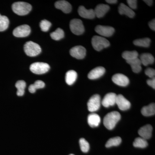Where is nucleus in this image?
Here are the masks:
<instances>
[{"label":"nucleus","mask_w":155,"mask_h":155,"mask_svg":"<svg viewBox=\"0 0 155 155\" xmlns=\"http://www.w3.org/2000/svg\"><path fill=\"white\" fill-rule=\"evenodd\" d=\"M45 83L41 80H37L33 84H31L28 87V90L31 93H34L38 89L43 88L45 87Z\"/></svg>","instance_id":"nucleus-26"},{"label":"nucleus","mask_w":155,"mask_h":155,"mask_svg":"<svg viewBox=\"0 0 155 155\" xmlns=\"http://www.w3.org/2000/svg\"><path fill=\"white\" fill-rule=\"evenodd\" d=\"M51 26V22L46 19L42 20L40 23V26L41 28V30L44 32L48 31Z\"/></svg>","instance_id":"nucleus-34"},{"label":"nucleus","mask_w":155,"mask_h":155,"mask_svg":"<svg viewBox=\"0 0 155 155\" xmlns=\"http://www.w3.org/2000/svg\"><path fill=\"white\" fill-rule=\"evenodd\" d=\"M92 45L96 51H101L110 46V42L102 37L95 35L92 38Z\"/></svg>","instance_id":"nucleus-4"},{"label":"nucleus","mask_w":155,"mask_h":155,"mask_svg":"<svg viewBox=\"0 0 155 155\" xmlns=\"http://www.w3.org/2000/svg\"><path fill=\"white\" fill-rule=\"evenodd\" d=\"M55 6L57 9L61 10L65 14H68L72 11V6L66 1H59L56 2Z\"/></svg>","instance_id":"nucleus-17"},{"label":"nucleus","mask_w":155,"mask_h":155,"mask_svg":"<svg viewBox=\"0 0 155 155\" xmlns=\"http://www.w3.org/2000/svg\"><path fill=\"white\" fill-rule=\"evenodd\" d=\"M127 64L131 66L132 71L134 73H139L141 71L142 67L140 59L138 58H136L130 61H126Z\"/></svg>","instance_id":"nucleus-21"},{"label":"nucleus","mask_w":155,"mask_h":155,"mask_svg":"<svg viewBox=\"0 0 155 155\" xmlns=\"http://www.w3.org/2000/svg\"><path fill=\"white\" fill-rule=\"evenodd\" d=\"M146 75H147L150 78H153L155 75V70L152 68H149L146 69L145 71Z\"/></svg>","instance_id":"nucleus-35"},{"label":"nucleus","mask_w":155,"mask_h":155,"mask_svg":"<svg viewBox=\"0 0 155 155\" xmlns=\"http://www.w3.org/2000/svg\"><path fill=\"white\" fill-rule=\"evenodd\" d=\"M119 12L121 15H125L130 18H133L135 16L134 11L123 3H121L119 5Z\"/></svg>","instance_id":"nucleus-19"},{"label":"nucleus","mask_w":155,"mask_h":155,"mask_svg":"<svg viewBox=\"0 0 155 155\" xmlns=\"http://www.w3.org/2000/svg\"><path fill=\"white\" fill-rule=\"evenodd\" d=\"M78 13L81 17L85 19H93L95 17L93 9L87 10L83 6H81L79 7Z\"/></svg>","instance_id":"nucleus-14"},{"label":"nucleus","mask_w":155,"mask_h":155,"mask_svg":"<svg viewBox=\"0 0 155 155\" xmlns=\"http://www.w3.org/2000/svg\"><path fill=\"white\" fill-rule=\"evenodd\" d=\"M12 10L15 14L19 16H25L28 14L32 9L30 4L24 2H17L13 4Z\"/></svg>","instance_id":"nucleus-2"},{"label":"nucleus","mask_w":155,"mask_h":155,"mask_svg":"<svg viewBox=\"0 0 155 155\" xmlns=\"http://www.w3.org/2000/svg\"><path fill=\"white\" fill-rule=\"evenodd\" d=\"M101 119L100 116L96 114H91L88 115L87 122L89 125L92 127H97L101 123Z\"/></svg>","instance_id":"nucleus-20"},{"label":"nucleus","mask_w":155,"mask_h":155,"mask_svg":"<svg viewBox=\"0 0 155 155\" xmlns=\"http://www.w3.org/2000/svg\"><path fill=\"white\" fill-rule=\"evenodd\" d=\"M110 7L108 5L104 4L97 5L94 10L95 17L99 18L104 17L110 10Z\"/></svg>","instance_id":"nucleus-18"},{"label":"nucleus","mask_w":155,"mask_h":155,"mask_svg":"<svg viewBox=\"0 0 155 155\" xmlns=\"http://www.w3.org/2000/svg\"><path fill=\"white\" fill-rule=\"evenodd\" d=\"M49 65L47 63L36 62L31 65L30 70L33 73L37 75H41L46 73L49 70Z\"/></svg>","instance_id":"nucleus-5"},{"label":"nucleus","mask_w":155,"mask_h":155,"mask_svg":"<svg viewBox=\"0 0 155 155\" xmlns=\"http://www.w3.org/2000/svg\"><path fill=\"white\" fill-rule=\"evenodd\" d=\"M24 51L29 57H33L38 55L41 51L40 46L33 41L27 42L24 45Z\"/></svg>","instance_id":"nucleus-3"},{"label":"nucleus","mask_w":155,"mask_h":155,"mask_svg":"<svg viewBox=\"0 0 155 155\" xmlns=\"http://www.w3.org/2000/svg\"><path fill=\"white\" fill-rule=\"evenodd\" d=\"M127 2L130 9H135L137 8V1H136V0H127Z\"/></svg>","instance_id":"nucleus-36"},{"label":"nucleus","mask_w":155,"mask_h":155,"mask_svg":"<svg viewBox=\"0 0 155 155\" xmlns=\"http://www.w3.org/2000/svg\"><path fill=\"white\" fill-rule=\"evenodd\" d=\"M8 18L5 16H2L0 14V31L6 30L9 26Z\"/></svg>","instance_id":"nucleus-32"},{"label":"nucleus","mask_w":155,"mask_h":155,"mask_svg":"<svg viewBox=\"0 0 155 155\" xmlns=\"http://www.w3.org/2000/svg\"><path fill=\"white\" fill-rule=\"evenodd\" d=\"M77 78V72L74 70H69L66 73L65 80L66 83L68 85H71L73 84L76 81Z\"/></svg>","instance_id":"nucleus-23"},{"label":"nucleus","mask_w":155,"mask_h":155,"mask_svg":"<svg viewBox=\"0 0 155 155\" xmlns=\"http://www.w3.org/2000/svg\"><path fill=\"white\" fill-rule=\"evenodd\" d=\"M116 104L120 110L122 111L127 110L130 109V103L122 94L117 95Z\"/></svg>","instance_id":"nucleus-11"},{"label":"nucleus","mask_w":155,"mask_h":155,"mask_svg":"<svg viewBox=\"0 0 155 155\" xmlns=\"http://www.w3.org/2000/svg\"><path fill=\"white\" fill-rule=\"evenodd\" d=\"M147 83L149 86L152 87L154 89H155V77L147 81Z\"/></svg>","instance_id":"nucleus-37"},{"label":"nucleus","mask_w":155,"mask_h":155,"mask_svg":"<svg viewBox=\"0 0 155 155\" xmlns=\"http://www.w3.org/2000/svg\"><path fill=\"white\" fill-rule=\"evenodd\" d=\"M122 142V139L119 137H113L110 139L106 144L107 148L113 146H118Z\"/></svg>","instance_id":"nucleus-29"},{"label":"nucleus","mask_w":155,"mask_h":155,"mask_svg":"<svg viewBox=\"0 0 155 155\" xmlns=\"http://www.w3.org/2000/svg\"><path fill=\"white\" fill-rule=\"evenodd\" d=\"M86 54V49L82 46H76L70 50V55L73 58L78 60L84 58Z\"/></svg>","instance_id":"nucleus-9"},{"label":"nucleus","mask_w":155,"mask_h":155,"mask_svg":"<svg viewBox=\"0 0 155 155\" xmlns=\"http://www.w3.org/2000/svg\"><path fill=\"white\" fill-rule=\"evenodd\" d=\"M138 53L136 51H125L122 53V58L125 59L126 61H130L136 58H138Z\"/></svg>","instance_id":"nucleus-28"},{"label":"nucleus","mask_w":155,"mask_h":155,"mask_svg":"<svg viewBox=\"0 0 155 155\" xmlns=\"http://www.w3.org/2000/svg\"><path fill=\"white\" fill-rule=\"evenodd\" d=\"M50 35L53 39L56 41L60 40L64 38V31L61 28H58L54 31L51 33Z\"/></svg>","instance_id":"nucleus-31"},{"label":"nucleus","mask_w":155,"mask_h":155,"mask_svg":"<svg viewBox=\"0 0 155 155\" xmlns=\"http://www.w3.org/2000/svg\"><path fill=\"white\" fill-rule=\"evenodd\" d=\"M117 95L114 93H110L106 95L102 101L101 104L106 108L114 106L116 104Z\"/></svg>","instance_id":"nucleus-13"},{"label":"nucleus","mask_w":155,"mask_h":155,"mask_svg":"<svg viewBox=\"0 0 155 155\" xmlns=\"http://www.w3.org/2000/svg\"><path fill=\"white\" fill-rule=\"evenodd\" d=\"M121 115L117 111L110 112L107 114L104 119V125L107 129L112 130L121 119Z\"/></svg>","instance_id":"nucleus-1"},{"label":"nucleus","mask_w":155,"mask_h":155,"mask_svg":"<svg viewBox=\"0 0 155 155\" xmlns=\"http://www.w3.org/2000/svg\"><path fill=\"white\" fill-rule=\"evenodd\" d=\"M152 131V126L150 125H147L143 126L139 130L138 134L142 138L147 140L151 137Z\"/></svg>","instance_id":"nucleus-15"},{"label":"nucleus","mask_w":155,"mask_h":155,"mask_svg":"<svg viewBox=\"0 0 155 155\" xmlns=\"http://www.w3.org/2000/svg\"><path fill=\"white\" fill-rule=\"evenodd\" d=\"M105 69L102 67H97L90 72L88 73V78L89 79L94 80L101 77L105 72Z\"/></svg>","instance_id":"nucleus-16"},{"label":"nucleus","mask_w":155,"mask_h":155,"mask_svg":"<svg viewBox=\"0 0 155 155\" xmlns=\"http://www.w3.org/2000/svg\"><path fill=\"white\" fill-rule=\"evenodd\" d=\"M149 26L151 29L153 30H155V19H153L152 20L149 22Z\"/></svg>","instance_id":"nucleus-38"},{"label":"nucleus","mask_w":155,"mask_h":155,"mask_svg":"<svg viewBox=\"0 0 155 155\" xmlns=\"http://www.w3.org/2000/svg\"><path fill=\"white\" fill-rule=\"evenodd\" d=\"M69 155H75L72 154H70Z\"/></svg>","instance_id":"nucleus-41"},{"label":"nucleus","mask_w":155,"mask_h":155,"mask_svg":"<svg viewBox=\"0 0 155 155\" xmlns=\"http://www.w3.org/2000/svg\"><path fill=\"white\" fill-rule=\"evenodd\" d=\"M17 91V94L18 96H22L25 93V89L26 87V83L23 80L17 81L15 84Z\"/></svg>","instance_id":"nucleus-25"},{"label":"nucleus","mask_w":155,"mask_h":155,"mask_svg":"<svg viewBox=\"0 0 155 155\" xmlns=\"http://www.w3.org/2000/svg\"><path fill=\"white\" fill-rule=\"evenodd\" d=\"M106 2L109 4H116L118 2V1L116 0H107Z\"/></svg>","instance_id":"nucleus-40"},{"label":"nucleus","mask_w":155,"mask_h":155,"mask_svg":"<svg viewBox=\"0 0 155 155\" xmlns=\"http://www.w3.org/2000/svg\"><path fill=\"white\" fill-rule=\"evenodd\" d=\"M69 26H70L71 31L76 35H81L84 32V26L82 21L80 19H72L70 21Z\"/></svg>","instance_id":"nucleus-6"},{"label":"nucleus","mask_w":155,"mask_h":155,"mask_svg":"<svg viewBox=\"0 0 155 155\" xmlns=\"http://www.w3.org/2000/svg\"><path fill=\"white\" fill-rule=\"evenodd\" d=\"M141 114L145 116H153L155 114V105L154 103L150 104L148 106L143 107L141 110Z\"/></svg>","instance_id":"nucleus-24"},{"label":"nucleus","mask_w":155,"mask_h":155,"mask_svg":"<svg viewBox=\"0 0 155 155\" xmlns=\"http://www.w3.org/2000/svg\"><path fill=\"white\" fill-rule=\"evenodd\" d=\"M133 146L135 147L144 148L147 146L148 143L146 140L142 137H137L134 142Z\"/></svg>","instance_id":"nucleus-30"},{"label":"nucleus","mask_w":155,"mask_h":155,"mask_svg":"<svg viewBox=\"0 0 155 155\" xmlns=\"http://www.w3.org/2000/svg\"><path fill=\"white\" fill-rule=\"evenodd\" d=\"M143 2H145L148 6H151L153 3V1L152 0H144Z\"/></svg>","instance_id":"nucleus-39"},{"label":"nucleus","mask_w":155,"mask_h":155,"mask_svg":"<svg viewBox=\"0 0 155 155\" xmlns=\"http://www.w3.org/2000/svg\"><path fill=\"white\" fill-rule=\"evenodd\" d=\"M79 145L81 150L84 153H87L90 149V145L88 142L84 138H81L79 140Z\"/></svg>","instance_id":"nucleus-33"},{"label":"nucleus","mask_w":155,"mask_h":155,"mask_svg":"<svg viewBox=\"0 0 155 155\" xmlns=\"http://www.w3.org/2000/svg\"><path fill=\"white\" fill-rule=\"evenodd\" d=\"M96 32L101 36L110 37L115 32V29L111 26L97 25L95 28Z\"/></svg>","instance_id":"nucleus-10"},{"label":"nucleus","mask_w":155,"mask_h":155,"mask_svg":"<svg viewBox=\"0 0 155 155\" xmlns=\"http://www.w3.org/2000/svg\"><path fill=\"white\" fill-rule=\"evenodd\" d=\"M151 40L149 38L138 39L135 40L133 42L134 44L137 46L147 48L150 45Z\"/></svg>","instance_id":"nucleus-27"},{"label":"nucleus","mask_w":155,"mask_h":155,"mask_svg":"<svg viewBox=\"0 0 155 155\" xmlns=\"http://www.w3.org/2000/svg\"><path fill=\"white\" fill-rule=\"evenodd\" d=\"M30 32V26L27 25H23L15 28L13 31V35L16 37L23 38L28 36Z\"/></svg>","instance_id":"nucleus-8"},{"label":"nucleus","mask_w":155,"mask_h":155,"mask_svg":"<svg viewBox=\"0 0 155 155\" xmlns=\"http://www.w3.org/2000/svg\"><path fill=\"white\" fill-rule=\"evenodd\" d=\"M112 80L114 83L119 86L125 87L129 83V80L127 76L123 74H116L112 77Z\"/></svg>","instance_id":"nucleus-12"},{"label":"nucleus","mask_w":155,"mask_h":155,"mask_svg":"<svg viewBox=\"0 0 155 155\" xmlns=\"http://www.w3.org/2000/svg\"><path fill=\"white\" fill-rule=\"evenodd\" d=\"M140 61L141 64L144 66H147L150 64H153L155 59L152 55L149 53H144L142 54L140 57Z\"/></svg>","instance_id":"nucleus-22"},{"label":"nucleus","mask_w":155,"mask_h":155,"mask_svg":"<svg viewBox=\"0 0 155 155\" xmlns=\"http://www.w3.org/2000/svg\"><path fill=\"white\" fill-rule=\"evenodd\" d=\"M101 98L99 95H94L90 98L87 102L88 110L91 112L97 111L101 107Z\"/></svg>","instance_id":"nucleus-7"}]
</instances>
